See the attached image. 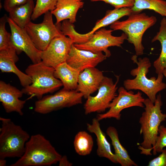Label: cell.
<instances>
[{
  "label": "cell",
  "instance_id": "cell-23",
  "mask_svg": "<svg viewBox=\"0 0 166 166\" xmlns=\"http://www.w3.org/2000/svg\"><path fill=\"white\" fill-rule=\"evenodd\" d=\"M35 6L33 0H30L11 10L9 12V17L19 26L24 28L31 21Z\"/></svg>",
  "mask_w": 166,
  "mask_h": 166
},
{
  "label": "cell",
  "instance_id": "cell-20",
  "mask_svg": "<svg viewBox=\"0 0 166 166\" xmlns=\"http://www.w3.org/2000/svg\"><path fill=\"white\" fill-rule=\"evenodd\" d=\"M106 132L111 140L117 163L122 166H137L138 165L131 158L128 151L120 143L116 128L110 126L107 128Z\"/></svg>",
  "mask_w": 166,
  "mask_h": 166
},
{
  "label": "cell",
  "instance_id": "cell-36",
  "mask_svg": "<svg viewBox=\"0 0 166 166\" xmlns=\"http://www.w3.org/2000/svg\"><path fill=\"white\" fill-rule=\"evenodd\" d=\"M164 77L166 78V67L164 69L163 73Z\"/></svg>",
  "mask_w": 166,
  "mask_h": 166
},
{
  "label": "cell",
  "instance_id": "cell-13",
  "mask_svg": "<svg viewBox=\"0 0 166 166\" xmlns=\"http://www.w3.org/2000/svg\"><path fill=\"white\" fill-rule=\"evenodd\" d=\"M7 21L10 29L11 40L18 54L24 52L33 63L41 62V51L36 47L25 29L19 26L9 17Z\"/></svg>",
  "mask_w": 166,
  "mask_h": 166
},
{
  "label": "cell",
  "instance_id": "cell-3",
  "mask_svg": "<svg viewBox=\"0 0 166 166\" xmlns=\"http://www.w3.org/2000/svg\"><path fill=\"white\" fill-rule=\"evenodd\" d=\"M62 156L50 141L38 134L26 142L23 155L10 166H50L58 162Z\"/></svg>",
  "mask_w": 166,
  "mask_h": 166
},
{
  "label": "cell",
  "instance_id": "cell-1",
  "mask_svg": "<svg viewBox=\"0 0 166 166\" xmlns=\"http://www.w3.org/2000/svg\"><path fill=\"white\" fill-rule=\"evenodd\" d=\"M144 104V111L139 120L140 133L143 135V140L138 148L141 154L150 156L151 149L156 143L160 124L166 120V114L162 113L161 109L163 103L160 93L157 95L154 103L147 98L145 99Z\"/></svg>",
  "mask_w": 166,
  "mask_h": 166
},
{
  "label": "cell",
  "instance_id": "cell-28",
  "mask_svg": "<svg viewBox=\"0 0 166 166\" xmlns=\"http://www.w3.org/2000/svg\"><path fill=\"white\" fill-rule=\"evenodd\" d=\"M60 29L62 34L68 36L74 44L85 43L89 40L92 36H89L86 33L83 34L77 33L75 30L73 24L69 20L62 21V23L60 24Z\"/></svg>",
  "mask_w": 166,
  "mask_h": 166
},
{
  "label": "cell",
  "instance_id": "cell-33",
  "mask_svg": "<svg viewBox=\"0 0 166 166\" xmlns=\"http://www.w3.org/2000/svg\"><path fill=\"white\" fill-rule=\"evenodd\" d=\"M30 0H5L3 7L5 10L9 12L18 6L24 4Z\"/></svg>",
  "mask_w": 166,
  "mask_h": 166
},
{
  "label": "cell",
  "instance_id": "cell-8",
  "mask_svg": "<svg viewBox=\"0 0 166 166\" xmlns=\"http://www.w3.org/2000/svg\"><path fill=\"white\" fill-rule=\"evenodd\" d=\"M83 95L76 90L62 89L53 95L45 96L36 101L34 111L46 114L65 108L70 107L82 103Z\"/></svg>",
  "mask_w": 166,
  "mask_h": 166
},
{
  "label": "cell",
  "instance_id": "cell-16",
  "mask_svg": "<svg viewBox=\"0 0 166 166\" xmlns=\"http://www.w3.org/2000/svg\"><path fill=\"white\" fill-rule=\"evenodd\" d=\"M104 77L103 72L95 67L85 69L79 74L76 90L87 99L98 90Z\"/></svg>",
  "mask_w": 166,
  "mask_h": 166
},
{
  "label": "cell",
  "instance_id": "cell-35",
  "mask_svg": "<svg viewBox=\"0 0 166 166\" xmlns=\"http://www.w3.org/2000/svg\"><path fill=\"white\" fill-rule=\"evenodd\" d=\"M5 159H0V166L6 165V161Z\"/></svg>",
  "mask_w": 166,
  "mask_h": 166
},
{
  "label": "cell",
  "instance_id": "cell-31",
  "mask_svg": "<svg viewBox=\"0 0 166 166\" xmlns=\"http://www.w3.org/2000/svg\"><path fill=\"white\" fill-rule=\"evenodd\" d=\"M92 2L103 1L113 6L115 8L123 7L131 8L134 3V0H90Z\"/></svg>",
  "mask_w": 166,
  "mask_h": 166
},
{
  "label": "cell",
  "instance_id": "cell-25",
  "mask_svg": "<svg viewBox=\"0 0 166 166\" xmlns=\"http://www.w3.org/2000/svg\"><path fill=\"white\" fill-rule=\"evenodd\" d=\"M7 17L5 15L0 19V50L6 51L16 62L19 59L17 52L12 42L11 33L7 31L5 27Z\"/></svg>",
  "mask_w": 166,
  "mask_h": 166
},
{
  "label": "cell",
  "instance_id": "cell-37",
  "mask_svg": "<svg viewBox=\"0 0 166 166\" xmlns=\"http://www.w3.org/2000/svg\"><path fill=\"white\" fill-rule=\"evenodd\" d=\"M81 0V1H82V0Z\"/></svg>",
  "mask_w": 166,
  "mask_h": 166
},
{
  "label": "cell",
  "instance_id": "cell-2",
  "mask_svg": "<svg viewBox=\"0 0 166 166\" xmlns=\"http://www.w3.org/2000/svg\"><path fill=\"white\" fill-rule=\"evenodd\" d=\"M137 57L135 55L131 57L137 65L130 72V74L135 78L124 80V87L128 91L137 90L142 91L154 103L157 93L166 88V84L163 81L164 76L163 73H160L158 74L156 78L154 77L148 78L147 74L151 66L150 59L147 57L137 59Z\"/></svg>",
  "mask_w": 166,
  "mask_h": 166
},
{
  "label": "cell",
  "instance_id": "cell-4",
  "mask_svg": "<svg viewBox=\"0 0 166 166\" xmlns=\"http://www.w3.org/2000/svg\"><path fill=\"white\" fill-rule=\"evenodd\" d=\"M55 68L45 65L42 61L29 65L25 72L32 79V83L22 90L24 94L36 97L38 100L45 94L52 93L63 86L54 76Z\"/></svg>",
  "mask_w": 166,
  "mask_h": 166
},
{
  "label": "cell",
  "instance_id": "cell-34",
  "mask_svg": "<svg viewBox=\"0 0 166 166\" xmlns=\"http://www.w3.org/2000/svg\"><path fill=\"white\" fill-rule=\"evenodd\" d=\"M58 162L59 166H71L73 165V164L68 160L66 155L62 156Z\"/></svg>",
  "mask_w": 166,
  "mask_h": 166
},
{
  "label": "cell",
  "instance_id": "cell-18",
  "mask_svg": "<svg viewBox=\"0 0 166 166\" xmlns=\"http://www.w3.org/2000/svg\"><path fill=\"white\" fill-rule=\"evenodd\" d=\"M83 5L84 2L80 0H57L55 9L51 11L56 18V24L65 20L74 23L78 10Z\"/></svg>",
  "mask_w": 166,
  "mask_h": 166
},
{
  "label": "cell",
  "instance_id": "cell-17",
  "mask_svg": "<svg viewBox=\"0 0 166 166\" xmlns=\"http://www.w3.org/2000/svg\"><path fill=\"white\" fill-rule=\"evenodd\" d=\"M99 121L97 118H93L91 124H87V130L94 134L96 136L97 155L100 157L108 159L113 163H117L115 156L112 151L110 144L101 128Z\"/></svg>",
  "mask_w": 166,
  "mask_h": 166
},
{
  "label": "cell",
  "instance_id": "cell-11",
  "mask_svg": "<svg viewBox=\"0 0 166 166\" xmlns=\"http://www.w3.org/2000/svg\"><path fill=\"white\" fill-rule=\"evenodd\" d=\"M112 30L101 28L93 34L89 40L81 44H73L77 48L89 50L94 53L103 52L107 57L111 55L108 48L111 46L121 47L125 40H127V35L123 33L119 36L112 35Z\"/></svg>",
  "mask_w": 166,
  "mask_h": 166
},
{
  "label": "cell",
  "instance_id": "cell-12",
  "mask_svg": "<svg viewBox=\"0 0 166 166\" xmlns=\"http://www.w3.org/2000/svg\"><path fill=\"white\" fill-rule=\"evenodd\" d=\"M73 44L70 38L62 34L54 38L46 49L41 51L42 61L45 65L55 68L66 62Z\"/></svg>",
  "mask_w": 166,
  "mask_h": 166
},
{
  "label": "cell",
  "instance_id": "cell-22",
  "mask_svg": "<svg viewBox=\"0 0 166 166\" xmlns=\"http://www.w3.org/2000/svg\"><path fill=\"white\" fill-rule=\"evenodd\" d=\"M159 41L161 49L159 57L154 62L153 65L157 74L163 73L166 67V17L161 21L159 30L152 40V42Z\"/></svg>",
  "mask_w": 166,
  "mask_h": 166
},
{
  "label": "cell",
  "instance_id": "cell-24",
  "mask_svg": "<svg viewBox=\"0 0 166 166\" xmlns=\"http://www.w3.org/2000/svg\"><path fill=\"white\" fill-rule=\"evenodd\" d=\"M132 13L131 8L129 7L114 8L113 10H108L106 11L105 16L98 20L92 30L86 34L91 35L100 29L111 25L122 17L128 16Z\"/></svg>",
  "mask_w": 166,
  "mask_h": 166
},
{
  "label": "cell",
  "instance_id": "cell-5",
  "mask_svg": "<svg viewBox=\"0 0 166 166\" xmlns=\"http://www.w3.org/2000/svg\"><path fill=\"white\" fill-rule=\"evenodd\" d=\"M0 159L21 157L30 135L9 118L0 117Z\"/></svg>",
  "mask_w": 166,
  "mask_h": 166
},
{
  "label": "cell",
  "instance_id": "cell-26",
  "mask_svg": "<svg viewBox=\"0 0 166 166\" xmlns=\"http://www.w3.org/2000/svg\"><path fill=\"white\" fill-rule=\"evenodd\" d=\"M131 8L132 13H140L144 10L148 9L166 17V1L164 0H134Z\"/></svg>",
  "mask_w": 166,
  "mask_h": 166
},
{
  "label": "cell",
  "instance_id": "cell-29",
  "mask_svg": "<svg viewBox=\"0 0 166 166\" xmlns=\"http://www.w3.org/2000/svg\"><path fill=\"white\" fill-rule=\"evenodd\" d=\"M57 0H37L31 20H35L43 14L55 8Z\"/></svg>",
  "mask_w": 166,
  "mask_h": 166
},
{
  "label": "cell",
  "instance_id": "cell-6",
  "mask_svg": "<svg viewBox=\"0 0 166 166\" xmlns=\"http://www.w3.org/2000/svg\"><path fill=\"white\" fill-rule=\"evenodd\" d=\"M157 21L154 16H149L145 13H132L126 20L117 21L110 25L113 31H123L127 36L128 42L134 47L137 56L144 53V47L142 44L143 34L149 28L155 25Z\"/></svg>",
  "mask_w": 166,
  "mask_h": 166
},
{
  "label": "cell",
  "instance_id": "cell-19",
  "mask_svg": "<svg viewBox=\"0 0 166 166\" xmlns=\"http://www.w3.org/2000/svg\"><path fill=\"white\" fill-rule=\"evenodd\" d=\"M81 71L69 65L66 62L62 63L55 68L54 77L60 80L64 89L76 90L78 80Z\"/></svg>",
  "mask_w": 166,
  "mask_h": 166
},
{
  "label": "cell",
  "instance_id": "cell-7",
  "mask_svg": "<svg viewBox=\"0 0 166 166\" xmlns=\"http://www.w3.org/2000/svg\"><path fill=\"white\" fill-rule=\"evenodd\" d=\"M51 11L44 14L42 22L36 24L30 22L24 29L36 47L39 50H44L55 37L62 34L60 23L54 24Z\"/></svg>",
  "mask_w": 166,
  "mask_h": 166
},
{
  "label": "cell",
  "instance_id": "cell-15",
  "mask_svg": "<svg viewBox=\"0 0 166 166\" xmlns=\"http://www.w3.org/2000/svg\"><path fill=\"white\" fill-rule=\"evenodd\" d=\"M24 94L15 87L2 81H0V101L6 112H16L20 116L23 113L22 109L26 100L19 99Z\"/></svg>",
  "mask_w": 166,
  "mask_h": 166
},
{
  "label": "cell",
  "instance_id": "cell-14",
  "mask_svg": "<svg viewBox=\"0 0 166 166\" xmlns=\"http://www.w3.org/2000/svg\"><path fill=\"white\" fill-rule=\"evenodd\" d=\"M107 57L102 52L94 53L71 46L66 62L81 72L85 69L95 67L105 60Z\"/></svg>",
  "mask_w": 166,
  "mask_h": 166
},
{
  "label": "cell",
  "instance_id": "cell-32",
  "mask_svg": "<svg viewBox=\"0 0 166 166\" xmlns=\"http://www.w3.org/2000/svg\"><path fill=\"white\" fill-rule=\"evenodd\" d=\"M157 157L148 162V166H166V148L164 149Z\"/></svg>",
  "mask_w": 166,
  "mask_h": 166
},
{
  "label": "cell",
  "instance_id": "cell-10",
  "mask_svg": "<svg viewBox=\"0 0 166 166\" xmlns=\"http://www.w3.org/2000/svg\"><path fill=\"white\" fill-rule=\"evenodd\" d=\"M118 92V94L111 102L109 110L105 113L97 115V118L99 121L111 118L119 120L121 112L123 109L134 106L144 107L145 99L140 91L135 93L132 90L128 91L124 87H121Z\"/></svg>",
  "mask_w": 166,
  "mask_h": 166
},
{
  "label": "cell",
  "instance_id": "cell-27",
  "mask_svg": "<svg viewBox=\"0 0 166 166\" xmlns=\"http://www.w3.org/2000/svg\"><path fill=\"white\" fill-rule=\"evenodd\" d=\"M74 148L76 152L82 156L89 155L93 146L92 136L84 131L78 132L76 135L73 141Z\"/></svg>",
  "mask_w": 166,
  "mask_h": 166
},
{
  "label": "cell",
  "instance_id": "cell-9",
  "mask_svg": "<svg viewBox=\"0 0 166 166\" xmlns=\"http://www.w3.org/2000/svg\"><path fill=\"white\" fill-rule=\"evenodd\" d=\"M116 78L114 83L112 78L105 76L98 88L97 94L94 96L90 95L87 99L84 105L85 114L94 112L101 113L109 109L111 102L117 95V85L119 76H117Z\"/></svg>",
  "mask_w": 166,
  "mask_h": 166
},
{
  "label": "cell",
  "instance_id": "cell-30",
  "mask_svg": "<svg viewBox=\"0 0 166 166\" xmlns=\"http://www.w3.org/2000/svg\"><path fill=\"white\" fill-rule=\"evenodd\" d=\"M166 147V126L160 125L158 131V135L154 145L151 148L154 155L160 153L164 148Z\"/></svg>",
  "mask_w": 166,
  "mask_h": 166
},
{
  "label": "cell",
  "instance_id": "cell-21",
  "mask_svg": "<svg viewBox=\"0 0 166 166\" xmlns=\"http://www.w3.org/2000/svg\"><path fill=\"white\" fill-rule=\"evenodd\" d=\"M13 58L4 50H0V69L2 72L12 73L18 77L23 88L32 82L31 78L20 70L16 66Z\"/></svg>",
  "mask_w": 166,
  "mask_h": 166
}]
</instances>
